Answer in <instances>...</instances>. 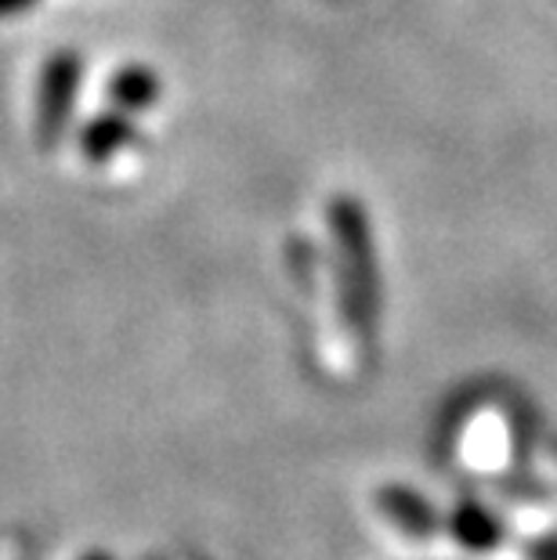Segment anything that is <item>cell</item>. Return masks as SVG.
Segmentation results:
<instances>
[{"instance_id": "7a4b0ae2", "label": "cell", "mask_w": 557, "mask_h": 560, "mask_svg": "<svg viewBox=\"0 0 557 560\" xmlns=\"http://www.w3.org/2000/svg\"><path fill=\"white\" fill-rule=\"evenodd\" d=\"M135 138H138L135 116L105 109L98 116H91V120L80 127L77 149H80V156H84L91 166H102V163H109V160L120 156L124 149L135 145Z\"/></svg>"}, {"instance_id": "277c9868", "label": "cell", "mask_w": 557, "mask_h": 560, "mask_svg": "<svg viewBox=\"0 0 557 560\" xmlns=\"http://www.w3.org/2000/svg\"><path fill=\"white\" fill-rule=\"evenodd\" d=\"M376 503H381L384 517L402 528L413 539H428V535L438 532V514L431 510L428 499H420L417 492H406V488H384L381 495H376Z\"/></svg>"}, {"instance_id": "8992f818", "label": "cell", "mask_w": 557, "mask_h": 560, "mask_svg": "<svg viewBox=\"0 0 557 560\" xmlns=\"http://www.w3.org/2000/svg\"><path fill=\"white\" fill-rule=\"evenodd\" d=\"M37 0H0V19H11V15H22V11H30Z\"/></svg>"}, {"instance_id": "6da1fadb", "label": "cell", "mask_w": 557, "mask_h": 560, "mask_svg": "<svg viewBox=\"0 0 557 560\" xmlns=\"http://www.w3.org/2000/svg\"><path fill=\"white\" fill-rule=\"evenodd\" d=\"M80 88H84V58L73 47H58L44 58L37 77V109H33V141L51 152L62 145L69 124H73Z\"/></svg>"}, {"instance_id": "52a82bcc", "label": "cell", "mask_w": 557, "mask_h": 560, "mask_svg": "<svg viewBox=\"0 0 557 560\" xmlns=\"http://www.w3.org/2000/svg\"><path fill=\"white\" fill-rule=\"evenodd\" d=\"M84 560H113V557L109 553H88Z\"/></svg>"}, {"instance_id": "5b68a950", "label": "cell", "mask_w": 557, "mask_h": 560, "mask_svg": "<svg viewBox=\"0 0 557 560\" xmlns=\"http://www.w3.org/2000/svg\"><path fill=\"white\" fill-rule=\"evenodd\" d=\"M449 532H453L456 542L467 546V550H492V546H500V535H503L500 521L478 503L456 506L453 521H449Z\"/></svg>"}, {"instance_id": "3957f363", "label": "cell", "mask_w": 557, "mask_h": 560, "mask_svg": "<svg viewBox=\"0 0 557 560\" xmlns=\"http://www.w3.org/2000/svg\"><path fill=\"white\" fill-rule=\"evenodd\" d=\"M160 94H163L160 73L149 66H138V62L113 69V77L105 80V105L116 113H127V116L149 113L152 105L160 102Z\"/></svg>"}]
</instances>
